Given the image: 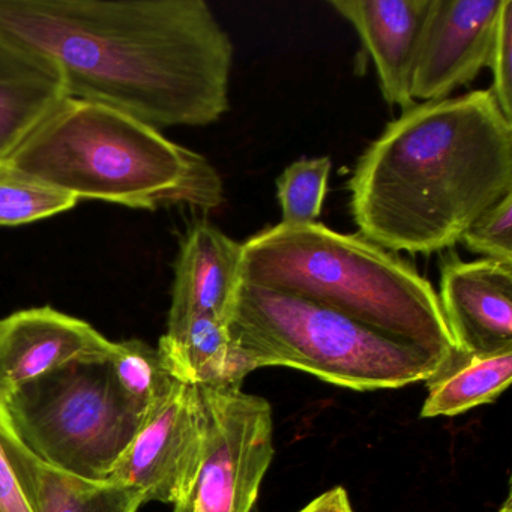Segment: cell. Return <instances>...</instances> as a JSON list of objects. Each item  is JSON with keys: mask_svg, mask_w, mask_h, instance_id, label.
<instances>
[{"mask_svg": "<svg viewBox=\"0 0 512 512\" xmlns=\"http://www.w3.org/2000/svg\"><path fill=\"white\" fill-rule=\"evenodd\" d=\"M0 40L50 62L68 97L157 130L229 110L235 50L203 0H0Z\"/></svg>", "mask_w": 512, "mask_h": 512, "instance_id": "1", "label": "cell"}, {"mask_svg": "<svg viewBox=\"0 0 512 512\" xmlns=\"http://www.w3.org/2000/svg\"><path fill=\"white\" fill-rule=\"evenodd\" d=\"M359 235L392 253L454 247L512 193V122L491 89L413 104L389 122L347 182Z\"/></svg>", "mask_w": 512, "mask_h": 512, "instance_id": "2", "label": "cell"}, {"mask_svg": "<svg viewBox=\"0 0 512 512\" xmlns=\"http://www.w3.org/2000/svg\"><path fill=\"white\" fill-rule=\"evenodd\" d=\"M0 166L77 200L148 211H212L224 202L220 173L205 157L133 116L80 98H62Z\"/></svg>", "mask_w": 512, "mask_h": 512, "instance_id": "3", "label": "cell"}, {"mask_svg": "<svg viewBox=\"0 0 512 512\" xmlns=\"http://www.w3.org/2000/svg\"><path fill=\"white\" fill-rule=\"evenodd\" d=\"M242 283L310 299L448 364L461 355L430 281L359 233L269 227L242 244Z\"/></svg>", "mask_w": 512, "mask_h": 512, "instance_id": "4", "label": "cell"}, {"mask_svg": "<svg viewBox=\"0 0 512 512\" xmlns=\"http://www.w3.org/2000/svg\"><path fill=\"white\" fill-rule=\"evenodd\" d=\"M227 328L254 370L286 367L355 391L428 382L448 362L310 299L241 283Z\"/></svg>", "mask_w": 512, "mask_h": 512, "instance_id": "5", "label": "cell"}, {"mask_svg": "<svg viewBox=\"0 0 512 512\" xmlns=\"http://www.w3.org/2000/svg\"><path fill=\"white\" fill-rule=\"evenodd\" d=\"M0 404L29 451L92 481L109 479L145 421L122 397L107 362L53 371Z\"/></svg>", "mask_w": 512, "mask_h": 512, "instance_id": "6", "label": "cell"}, {"mask_svg": "<svg viewBox=\"0 0 512 512\" xmlns=\"http://www.w3.org/2000/svg\"><path fill=\"white\" fill-rule=\"evenodd\" d=\"M199 391L205 409L202 460L173 512H253L274 460L271 404L242 391Z\"/></svg>", "mask_w": 512, "mask_h": 512, "instance_id": "7", "label": "cell"}, {"mask_svg": "<svg viewBox=\"0 0 512 512\" xmlns=\"http://www.w3.org/2000/svg\"><path fill=\"white\" fill-rule=\"evenodd\" d=\"M205 443L199 388L178 382L125 449L110 473L113 482L142 491L145 503H178L190 490Z\"/></svg>", "mask_w": 512, "mask_h": 512, "instance_id": "8", "label": "cell"}, {"mask_svg": "<svg viewBox=\"0 0 512 512\" xmlns=\"http://www.w3.org/2000/svg\"><path fill=\"white\" fill-rule=\"evenodd\" d=\"M503 2L431 0L413 71V100H446L488 67Z\"/></svg>", "mask_w": 512, "mask_h": 512, "instance_id": "9", "label": "cell"}, {"mask_svg": "<svg viewBox=\"0 0 512 512\" xmlns=\"http://www.w3.org/2000/svg\"><path fill=\"white\" fill-rule=\"evenodd\" d=\"M113 346L85 320L52 307L28 308L4 317L0 320V403L53 371L109 361Z\"/></svg>", "mask_w": 512, "mask_h": 512, "instance_id": "10", "label": "cell"}, {"mask_svg": "<svg viewBox=\"0 0 512 512\" xmlns=\"http://www.w3.org/2000/svg\"><path fill=\"white\" fill-rule=\"evenodd\" d=\"M439 301L461 355L512 350V263L446 254Z\"/></svg>", "mask_w": 512, "mask_h": 512, "instance_id": "11", "label": "cell"}, {"mask_svg": "<svg viewBox=\"0 0 512 512\" xmlns=\"http://www.w3.org/2000/svg\"><path fill=\"white\" fill-rule=\"evenodd\" d=\"M431 0H331L373 59L389 106L412 107V77Z\"/></svg>", "mask_w": 512, "mask_h": 512, "instance_id": "12", "label": "cell"}, {"mask_svg": "<svg viewBox=\"0 0 512 512\" xmlns=\"http://www.w3.org/2000/svg\"><path fill=\"white\" fill-rule=\"evenodd\" d=\"M0 443L31 512H139L145 503L130 485L80 478L41 460L14 433L2 404Z\"/></svg>", "mask_w": 512, "mask_h": 512, "instance_id": "13", "label": "cell"}, {"mask_svg": "<svg viewBox=\"0 0 512 512\" xmlns=\"http://www.w3.org/2000/svg\"><path fill=\"white\" fill-rule=\"evenodd\" d=\"M241 283L242 244L208 221H199L179 248L167 322L199 314L227 322Z\"/></svg>", "mask_w": 512, "mask_h": 512, "instance_id": "14", "label": "cell"}, {"mask_svg": "<svg viewBox=\"0 0 512 512\" xmlns=\"http://www.w3.org/2000/svg\"><path fill=\"white\" fill-rule=\"evenodd\" d=\"M158 352L178 382L197 388L241 391L245 377L254 371L227 322L206 314L167 322Z\"/></svg>", "mask_w": 512, "mask_h": 512, "instance_id": "15", "label": "cell"}, {"mask_svg": "<svg viewBox=\"0 0 512 512\" xmlns=\"http://www.w3.org/2000/svg\"><path fill=\"white\" fill-rule=\"evenodd\" d=\"M65 97L50 62L0 40V158Z\"/></svg>", "mask_w": 512, "mask_h": 512, "instance_id": "16", "label": "cell"}, {"mask_svg": "<svg viewBox=\"0 0 512 512\" xmlns=\"http://www.w3.org/2000/svg\"><path fill=\"white\" fill-rule=\"evenodd\" d=\"M512 379V350L493 355L458 356L428 380L421 418L457 416L496 400Z\"/></svg>", "mask_w": 512, "mask_h": 512, "instance_id": "17", "label": "cell"}, {"mask_svg": "<svg viewBox=\"0 0 512 512\" xmlns=\"http://www.w3.org/2000/svg\"><path fill=\"white\" fill-rule=\"evenodd\" d=\"M107 364L122 397L142 419L161 406L178 385L158 349L137 338L115 343Z\"/></svg>", "mask_w": 512, "mask_h": 512, "instance_id": "18", "label": "cell"}, {"mask_svg": "<svg viewBox=\"0 0 512 512\" xmlns=\"http://www.w3.org/2000/svg\"><path fill=\"white\" fill-rule=\"evenodd\" d=\"M79 200L0 166V226H22L76 208Z\"/></svg>", "mask_w": 512, "mask_h": 512, "instance_id": "19", "label": "cell"}, {"mask_svg": "<svg viewBox=\"0 0 512 512\" xmlns=\"http://www.w3.org/2000/svg\"><path fill=\"white\" fill-rule=\"evenodd\" d=\"M332 161L329 157L301 158L290 164L277 179L281 223L304 226L317 223L328 190Z\"/></svg>", "mask_w": 512, "mask_h": 512, "instance_id": "20", "label": "cell"}, {"mask_svg": "<svg viewBox=\"0 0 512 512\" xmlns=\"http://www.w3.org/2000/svg\"><path fill=\"white\" fill-rule=\"evenodd\" d=\"M460 241L484 259L512 263V193L482 212Z\"/></svg>", "mask_w": 512, "mask_h": 512, "instance_id": "21", "label": "cell"}, {"mask_svg": "<svg viewBox=\"0 0 512 512\" xmlns=\"http://www.w3.org/2000/svg\"><path fill=\"white\" fill-rule=\"evenodd\" d=\"M512 0L503 2L488 67L493 71V92L503 116L512 122Z\"/></svg>", "mask_w": 512, "mask_h": 512, "instance_id": "22", "label": "cell"}, {"mask_svg": "<svg viewBox=\"0 0 512 512\" xmlns=\"http://www.w3.org/2000/svg\"><path fill=\"white\" fill-rule=\"evenodd\" d=\"M0 512H31L0 443Z\"/></svg>", "mask_w": 512, "mask_h": 512, "instance_id": "23", "label": "cell"}, {"mask_svg": "<svg viewBox=\"0 0 512 512\" xmlns=\"http://www.w3.org/2000/svg\"><path fill=\"white\" fill-rule=\"evenodd\" d=\"M299 512H353L349 494L343 487H335L316 497Z\"/></svg>", "mask_w": 512, "mask_h": 512, "instance_id": "24", "label": "cell"}, {"mask_svg": "<svg viewBox=\"0 0 512 512\" xmlns=\"http://www.w3.org/2000/svg\"><path fill=\"white\" fill-rule=\"evenodd\" d=\"M499 512H512L511 499L506 500L505 506H503V508H500Z\"/></svg>", "mask_w": 512, "mask_h": 512, "instance_id": "25", "label": "cell"}]
</instances>
